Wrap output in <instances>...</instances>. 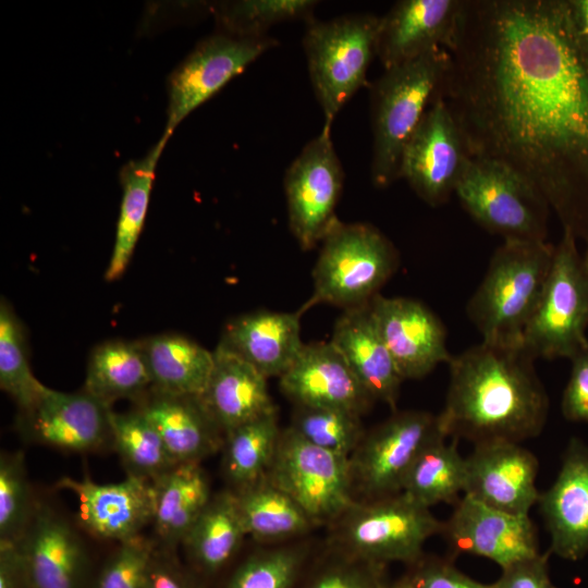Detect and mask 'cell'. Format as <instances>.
I'll return each instance as SVG.
<instances>
[{
	"label": "cell",
	"mask_w": 588,
	"mask_h": 588,
	"mask_svg": "<svg viewBox=\"0 0 588 588\" xmlns=\"http://www.w3.org/2000/svg\"><path fill=\"white\" fill-rule=\"evenodd\" d=\"M437 96L473 157L528 179L588 240V52L565 0H464Z\"/></svg>",
	"instance_id": "1"
},
{
	"label": "cell",
	"mask_w": 588,
	"mask_h": 588,
	"mask_svg": "<svg viewBox=\"0 0 588 588\" xmlns=\"http://www.w3.org/2000/svg\"><path fill=\"white\" fill-rule=\"evenodd\" d=\"M522 345L481 341L449 363L450 383L441 430L474 445L509 441L520 443L542 431L549 397L534 362Z\"/></svg>",
	"instance_id": "2"
},
{
	"label": "cell",
	"mask_w": 588,
	"mask_h": 588,
	"mask_svg": "<svg viewBox=\"0 0 588 588\" xmlns=\"http://www.w3.org/2000/svg\"><path fill=\"white\" fill-rule=\"evenodd\" d=\"M549 242L504 241L469 298L467 315L482 341L522 345L524 330L540 299L551 268Z\"/></svg>",
	"instance_id": "3"
},
{
	"label": "cell",
	"mask_w": 588,
	"mask_h": 588,
	"mask_svg": "<svg viewBox=\"0 0 588 588\" xmlns=\"http://www.w3.org/2000/svg\"><path fill=\"white\" fill-rule=\"evenodd\" d=\"M450 62L438 48L395 65L370 88L372 183L385 187L400 179L403 151L433 101Z\"/></svg>",
	"instance_id": "4"
},
{
	"label": "cell",
	"mask_w": 588,
	"mask_h": 588,
	"mask_svg": "<svg viewBox=\"0 0 588 588\" xmlns=\"http://www.w3.org/2000/svg\"><path fill=\"white\" fill-rule=\"evenodd\" d=\"M397 266L395 247L376 226L339 221L322 241L314 293L299 310L321 303L345 310L368 305Z\"/></svg>",
	"instance_id": "5"
},
{
	"label": "cell",
	"mask_w": 588,
	"mask_h": 588,
	"mask_svg": "<svg viewBox=\"0 0 588 588\" xmlns=\"http://www.w3.org/2000/svg\"><path fill=\"white\" fill-rule=\"evenodd\" d=\"M380 17L346 14L306 23L303 36L311 86L323 113V127L367 84L368 68L377 57Z\"/></svg>",
	"instance_id": "6"
},
{
	"label": "cell",
	"mask_w": 588,
	"mask_h": 588,
	"mask_svg": "<svg viewBox=\"0 0 588 588\" xmlns=\"http://www.w3.org/2000/svg\"><path fill=\"white\" fill-rule=\"evenodd\" d=\"M461 205L504 241L546 242L551 208L523 174L498 160L471 157L455 188Z\"/></svg>",
	"instance_id": "7"
},
{
	"label": "cell",
	"mask_w": 588,
	"mask_h": 588,
	"mask_svg": "<svg viewBox=\"0 0 588 588\" xmlns=\"http://www.w3.org/2000/svg\"><path fill=\"white\" fill-rule=\"evenodd\" d=\"M588 272L577 238L563 231L549 275L522 338L535 359H572L588 347Z\"/></svg>",
	"instance_id": "8"
},
{
	"label": "cell",
	"mask_w": 588,
	"mask_h": 588,
	"mask_svg": "<svg viewBox=\"0 0 588 588\" xmlns=\"http://www.w3.org/2000/svg\"><path fill=\"white\" fill-rule=\"evenodd\" d=\"M340 542L355 560L381 566L414 564L426 541L441 534L443 522L404 492L355 503L344 515Z\"/></svg>",
	"instance_id": "9"
},
{
	"label": "cell",
	"mask_w": 588,
	"mask_h": 588,
	"mask_svg": "<svg viewBox=\"0 0 588 588\" xmlns=\"http://www.w3.org/2000/svg\"><path fill=\"white\" fill-rule=\"evenodd\" d=\"M266 476L314 522L343 516L356 503L351 457L310 443L291 427L281 431Z\"/></svg>",
	"instance_id": "10"
},
{
	"label": "cell",
	"mask_w": 588,
	"mask_h": 588,
	"mask_svg": "<svg viewBox=\"0 0 588 588\" xmlns=\"http://www.w3.org/2000/svg\"><path fill=\"white\" fill-rule=\"evenodd\" d=\"M446 437L438 415L422 411L395 413L364 436L351 457L353 487L366 501L402 492L404 480L421 451ZM448 438V437H446Z\"/></svg>",
	"instance_id": "11"
},
{
	"label": "cell",
	"mask_w": 588,
	"mask_h": 588,
	"mask_svg": "<svg viewBox=\"0 0 588 588\" xmlns=\"http://www.w3.org/2000/svg\"><path fill=\"white\" fill-rule=\"evenodd\" d=\"M289 225L303 249L322 242L340 221L335 209L344 171L334 150L331 128L308 142L284 174Z\"/></svg>",
	"instance_id": "12"
},
{
	"label": "cell",
	"mask_w": 588,
	"mask_h": 588,
	"mask_svg": "<svg viewBox=\"0 0 588 588\" xmlns=\"http://www.w3.org/2000/svg\"><path fill=\"white\" fill-rule=\"evenodd\" d=\"M278 44L268 35L242 37L223 32L198 42L170 75L168 121L163 134L170 138L191 112Z\"/></svg>",
	"instance_id": "13"
},
{
	"label": "cell",
	"mask_w": 588,
	"mask_h": 588,
	"mask_svg": "<svg viewBox=\"0 0 588 588\" xmlns=\"http://www.w3.org/2000/svg\"><path fill=\"white\" fill-rule=\"evenodd\" d=\"M471 157L453 113L436 96L403 151L400 179L426 204L437 207L455 194Z\"/></svg>",
	"instance_id": "14"
},
{
	"label": "cell",
	"mask_w": 588,
	"mask_h": 588,
	"mask_svg": "<svg viewBox=\"0 0 588 588\" xmlns=\"http://www.w3.org/2000/svg\"><path fill=\"white\" fill-rule=\"evenodd\" d=\"M441 534L454 553L489 559L502 569L540 553L529 515L507 513L467 494L454 505Z\"/></svg>",
	"instance_id": "15"
},
{
	"label": "cell",
	"mask_w": 588,
	"mask_h": 588,
	"mask_svg": "<svg viewBox=\"0 0 588 588\" xmlns=\"http://www.w3.org/2000/svg\"><path fill=\"white\" fill-rule=\"evenodd\" d=\"M369 309L404 380L422 378L452 359L444 326L422 303L377 294Z\"/></svg>",
	"instance_id": "16"
},
{
	"label": "cell",
	"mask_w": 588,
	"mask_h": 588,
	"mask_svg": "<svg viewBox=\"0 0 588 588\" xmlns=\"http://www.w3.org/2000/svg\"><path fill=\"white\" fill-rule=\"evenodd\" d=\"M466 460L467 494L494 509L529 515L540 493L536 478L539 463L520 443L493 441L474 445Z\"/></svg>",
	"instance_id": "17"
},
{
	"label": "cell",
	"mask_w": 588,
	"mask_h": 588,
	"mask_svg": "<svg viewBox=\"0 0 588 588\" xmlns=\"http://www.w3.org/2000/svg\"><path fill=\"white\" fill-rule=\"evenodd\" d=\"M111 406L85 390L65 393L48 388L19 427L32 441L69 451H90L110 438Z\"/></svg>",
	"instance_id": "18"
},
{
	"label": "cell",
	"mask_w": 588,
	"mask_h": 588,
	"mask_svg": "<svg viewBox=\"0 0 588 588\" xmlns=\"http://www.w3.org/2000/svg\"><path fill=\"white\" fill-rule=\"evenodd\" d=\"M464 0H400L380 17L377 57L384 70L453 42Z\"/></svg>",
	"instance_id": "19"
},
{
	"label": "cell",
	"mask_w": 588,
	"mask_h": 588,
	"mask_svg": "<svg viewBox=\"0 0 588 588\" xmlns=\"http://www.w3.org/2000/svg\"><path fill=\"white\" fill-rule=\"evenodd\" d=\"M57 487L76 494L78 517L93 535L118 542L140 535L154 516L152 481L127 475L114 483L62 477Z\"/></svg>",
	"instance_id": "20"
},
{
	"label": "cell",
	"mask_w": 588,
	"mask_h": 588,
	"mask_svg": "<svg viewBox=\"0 0 588 588\" xmlns=\"http://www.w3.org/2000/svg\"><path fill=\"white\" fill-rule=\"evenodd\" d=\"M538 504L550 534V552L578 561L588 554V444L572 438L551 487Z\"/></svg>",
	"instance_id": "21"
},
{
	"label": "cell",
	"mask_w": 588,
	"mask_h": 588,
	"mask_svg": "<svg viewBox=\"0 0 588 588\" xmlns=\"http://www.w3.org/2000/svg\"><path fill=\"white\" fill-rule=\"evenodd\" d=\"M280 387L298 406L334 407L360 415L372 401L331 342L304 344L280 377Z\"/></svg>",
	"instance_id": "22"
},
{
	"label": "cell",
	"mask_w": 588,
	"mask_h": 588,
	"mask_svg": "<svg viewBox=\"0 0 588 588\" xmlns=\"http://www.w3.org/2000/svg\"><path fill=\"white\" fill-rule=\"evenodd\" d=\"M29 588H79L85 552L70 524L47 505L34 510L20 540Z\"/></svg>",
	"instance_id": "23"
},
{
	"label": "cell",
	"mask_w": 588,
	"mask_h": 588,
	"mask_svg": "<svg viewBox=\"0 0 588 588\" xmlns=\"http://www.w3.org/2000/svg\"><path fill=\"white\" fill-rule=\"evenodd\" d=\"M295 313L258 310L232 319L219 344L249 363L266 378L281 377L295 362L304 343L301 316Z\"/></svg>",
	"instance_id": "24"
},
{
	"label": "cell",
	"mask_w": 588,
	"mask_h": 588,
	"mask_svg": "<svg viewBox=\"0 0 588 588\" xmlns=\"http://www.w3.org/2000/svg\"><path fill=\"white\" fill-rule=\"evenodd\" d=\"M330 342L372 400L395 411L404 379L377 329L369 304L346 309L338 319Z\"/></svg>",
	"instance_id": "25"
},
{
	"label": "cell",
	"mask_w": 588,
	"mask_h": 588,
	"mask_svg": "<svg viewBox=\"0 0 588 588\" xmlns=\"http://www.w3.org/2000/svg\"><path fill=\"white\" fill-rule=\"evenodd\" d=\"M199 399L224 434L275 409L267 378L221 344L213 351V367Z\"/></svg>",
	"instance_id": "26"
},
{
	"label": "cell",
	"mask_w": 588,
	"mask_h": 588,
	"mask_svg": "<svg viewBox=\"0 0 588 588\" xmlns=\"http://www.w3.org/2000/svg\"><path fill=\"white\" fill-rule=\"evenodd\" d=\"M137 409L155 426L176 464L198 463L222 443V431L199 396L167 394L150 389Z\"/></svg>",
	"instance_id": "27"
},
{
	"label": "cell",
	"mask_w": 588,
	"mask_h": 588,
	"mask_svg": "<svg viewBox=\"0 0 588 588\" xmlns=\"http://www.w3.org/2000/svg\"><path fill=\"white\" fill-rule=\"evenodd\" d=\"M155 530L173 544L184 540L211 500L207 476L198 463H180L152 480Z\"/></svg>",
	"instance_id": "28"
},
{
	"label": "cell",
	"mask_w": 588,
	"mask_h": 588,
	"mask_svg": "<svg viewBox=\"0 0 588 588\" xmlns=\"http://www.w3.org/2000/svg\"><path fill=\"white\" fill-rule=\"evenodd\" d=\"M147 359L151 390L200 396L208 383L213 352L189 338L163 333L140 340Z\"/></svg>",
	"instance_id": "29"
},
{
	"label": "cell",
	"mask_w": 588,
	"mask_h": 588,
	"mask_svg": "<svg viewBox=\"0 0 588 588\" xmlns=\"http://www.w3.org/2000/svg\"><path fill=\"white\" fill-rule=\"evenodd\" d=\"M168 139L163 134L144 158L121 169L122 199L113 250L105 272L107 281L119 279L130 264L144 226L156 167Z\"/></svg>",
	"instance_id": "30"
},
{
	"label": "cell",
	"mask_w": 588,
	"mask_h": 588,
	"mask_svg": "<svg viewBox=\"0 0 588 588\" xmlns=\"http://www.w3.org/2000/svg\"><path fill=\"white\" fill-rule=\"evenodd\" d=\"M151 389L140 341L110 340L90 353L84 389L111 406L120 399H138Z\"/></svg>",
	"instance_id": "31"
},
{
	"label": "cell",
	"mask_w": 588,
	"mask_h": 588,
	"mask_svg": "<svg viewBox=\"0 0 588 588\" xmlns=\"http://www.w3.org/2000/svg\"><path fill=\"white\" fill-rule=\"evenodd\" d=\"M457 441L441 437L429 443L412 465L402 492L431 507L438 503L456 504L466 485V460Z\"/></svg>",
	"instance_id": "32"
},
{
	"label": "cell",
	"mask_w": 588,
	"mask_h": 588,
	"mask_svg": "<svg viewBox=\"0 0 588 588\" xmlns=\"http://www.w3.org/2000/svg\"><path fill=\"white\" fill-rule=\"evenodd\" d=\"M246 535L270 540L303 534L314 523L306 512L267 476L235 493Z\"/></svg>",
	"instance_id": "33"
},
{
	"label": "cell",
	"mask_w": 588,
	"mask_h": 588,
	"mask_svg": "<svg viewBox=\"0 0 588 588\" xmlns=\"http://www.w3.org/2000/svg\"><path fill=\"white\" fill-rule=\"evenodd\" d=\"M245 535L236 495L224 491L211 498L183 542L198 567L212 573L229 561Z\"/></svg>",
	"instance_id": "34"
},
{
	"label": "cell",
	"mask_w": 588,
	"mask_h": 588,
	"mask_svg": "<svg viewBox=\"0 0 588 588\" xmlns=\"http://www.w3.org/2000/svg\"><path fill=\"white\" fill-rule=\"evenodd\" d=\"M280 434L275 409L228 432L223 467L231 482L240 489L266 476Z\"/></svg>",
	"instance_id": "35"
},
{
	"label": "cell",
	"mask_w": 588,
	"mask_h": 588,
	"mask_svg": "<svg viewBox=\"0 0 588 588\" xmlns=\"http://www.w3.org/2000/svg\"><path fill=\"white\" fill-rule=\"evenodd\" d=\"M110 439L127 475L152 481L176 465L159 432L139 409L127 413L111 411Z\"/></svg>",
	"instance_id": "36"
},
{
	"label": "cell",
	"mask_w": 588,
	"mask_h": 588,
	"mask_svg": "<svg viewBox=\"0 0 588 588\" xmlns=\"http://www.w3.org/2000/svg\"><path fill=\"white\" fill-rule=\"evenodd\" d=\"M0 387L21 412L32 408L48 389L33 375L25 330L3 298L0 303Z\"/></svg>",
	"instance_id": "37"
},
{
	"label": "cell",
	"mask_w": 588,
	"mask_h": 588,
	"mask_svg": "<svg viewBox=\"0 0 588 588\" xmlns=\"http://www.w3.org/2000/svg\"><path fill=\"white\" fill-rule=\"evenodd\" d=\"M315 0H243L216 4L220 32L242 37H262L274 25L315 19Z\"/></svg>",
	"instance_id": "38"
},
{
	"label": "cell",
	"mask_w": 588,
	"mask_h": 588,
	"mask_svg": "<svg viewBox=\"0 0 588 588\" xmlns=\"http://www.w3.org/2000/svg\"><path fill=\"white\" fill-rule=\"evenodd\" d=\"M359 416L342 408L298 406L291 428L323 450L351 457L365 436Z\"/></svg>",
	"instance_id": "39"
},
{
	"label": "cell",
	"mask_w": 588,
	"mask_h": 588,
	"mask_svg": "<svg viewBox=\"0 0 588 588\" xmlns=\"http://www.w3.org/2000/svg\"><path fill=\"white\" fill-rule=\"evenodd\" d=\"M29 487L21 453L0 458V540L19 542L30 520Z\"/></svg>",
	"instance_id": "40"
},
{
	"label": "cell",
	"mask_w": 588,
	"mask_h": 588,
	"mask_svg": "<svg viewBox=\"0 0 588 588\" xmlns=\"http://www.w3.org/2000/svg\"><path fill=\"white\" fill-rule=\"evenodd\" d=\"M302 561L293 549L256 554L235 572L229 588H292Z\"/></svg>",
	"instance_id": "41"
},
{
	"label": "cell",
	"mask_w": 588,
	"mask_h": 588,
	"mask_svg": "<svg viewBox=\"0 0 588 588\" xmlns=\"http://www.w3.org/2000/svg\"><path fill=\"white\" fill-rule=\"evenodd\" d=\"M95 588H146L154 548L142 535L119 542Z\"/></svg>",
	"instance_id": "42"
},
{
	"label": "cell",
	"mask_w": 588,
	"mask_h": 588,
	"mask_svg": "<svg viewBox=\"0 0 588 588\" xmlns=\"http://www.w3.org/2000/svg\"><path fill=\"white\" fill-rule=\"evenodd\" d=\"M414 564L416 566L404 579L411 588H497L495 583L477 581L443 560L424 561L421 558Z\"/></svg>",
	"instance_id": "43"
},
{
	"label": "cell",
	"mask_w": 588,
	"mask_h": 588,
	"mask_svg": "<svg viewBox=\"0 0 588 588\" xmlns=\"http://www.w3.org/2000/svg\"><path fill=\"white\" fill-rule=\"evenodd\" d=\"M571 362V375L562 395L561 411L567 420L588 422V347Z\"/></svg>",
	"instance_id": "44"
},
{
	"label": "cell",
	"mask_w": 588,
	"mask_h": 588,
	"mask_svg": "<svg viewBox=\"0 0 588 588\" xmlns=\"http://www.w3.org/2000/svg\"><path fill=\"white\" fill-rule=\"evenodd\" d=\"M379 565L356 560L322 573L310 588H378Z\"/></svg>",
	"instance_id": "45"
},
{
	"label": "cell",
	"mask_w": 588,
	"mask_h": 588,
	"mask_svg": "<svg viewBox=\"0 0 588 588\" xmlns=\"http://www.w3.org/2000/svg\"><path fill=\"white\" fill-rule=\"evenodd\" d=\"M539 553L535 558L518 562L502 569L495 581L497 588H552L549 576V554Z\"/></svg>",
	"instance_id": "46"
},
{
	"label": "cell",
	"mask_w": 588,
	"mask_h": 588,
	"mask_svg": "<svg viewBox=\"0 0 588 588\" xmlns=\"http://www.w3.org/2000/svg\"><path fill=\"white\" fill-rule=\"evenodd\" d=\"M29 588L20 541L0 540V588Z\"/></svg>",
	"instance_id": "47"
},
{
	"label": "cell",
	"mask_w": 588,
	"mask_h": 588,
	"mask_svg": "<svg viewBox=\"0 0 588 588\" xmlns=\"http://www.w3.org/2000/svg\"><path fill=\"white\" fill-rule=\"evenodd\" d=\"M146 588H192V586L170 563L154 558Z\"/></svg>",
	"instance_id": "48"
},
{
	"label": "cell",
	"mask_w": 588,
	"mask_h": 588,
	"mask_svg": "<svg viewBox=\"0 0 588 588\" xmlns=\"http://www.w3.org/2000/svg\"><path fill=\"white\" fill-rule=\"evenodd\" d=\"M576 36L588 52V0H565Z\"/></svg>",
	"instance_id": "49"
},
{
	"label": "cell",
	"mask_w": 588,
	"mask_h": 588,
	"mask_svg": "<svg viewBox=\"0 0 588 588\" xmlns=\"http://www.w3.org/2000/svg\"><path fill=\"white\" fill-rule=\"evenodd\" d=\"M378 588H411L404 580L393 586H384L380 584Z\"/></svg>",
	"instance_id": "50"
},
{
	"label": "cell",
	"mask_w": 588,
	"mask_h": 588,
	"mask_svg": "<svg viewBox=\"0 0 588 588\" xmlns=\"http://www.w3.org/2000/svg\"><path fill=\"white\" fill-rule=\"evenodd\" d=\"M586 243H587V248H586L585 255L583 256V260H584L586 270L588 272V240L586 241Z\"/></svg>",
	"instance_id": "51"
},
{
	"label": "cell",
	"mask_w": 588,
	"mask_h": 588,
	"mask_svg": "<svg viewBox=\"0 0 588 588\" xmlns=\"http://www.w3.org/2000/svg\"><path fill=\"white\" fill-rule=\"evenodd\" d=\"M552 588H556V587L552 586Z\"/></svg>",
	"instance_id": "52"
}]
</instances>
